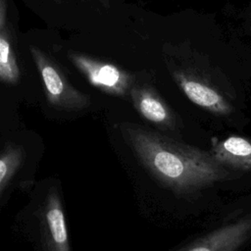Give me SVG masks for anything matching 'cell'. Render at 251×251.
<instances>
[{
  "label": "cell",
  "mask_w": 251,
  "mask_h": 251,
  "mask_svg": "<svg viewBox=\"0 0 251 251\" xmlns=\"http://www.w3.org/2000/svg\"><path fill=\"white\" fill-rule=\"evenodd\" d=\"M120 130L140 163L175 193L193 194L231 176L211 152L134 124H121Z\"/></svg>",
  "instance_id": "6da1fadb"
},
{
  "label": "cell",
  "mask_w": 251,
  "mask_h": 251,
  "mask_svg": "<svg viewBox=\"0 0 251 251\" xmlns=\"http://www.w3.org/2000/svg\"><path fill=\"white\" fill-rule=\"evenodd\" d=\"M167 65L179 89L195 105L220 116L229 115L232 104L222 87L219 73L204 56L190 47L175 48Z\"/></svg>",
  "instance_id": "7a4b0ae2"
},
{
  "label": "cell",
  "mask_w": 251,
  "mask_h": 251,
  "mask_svg": "<svg viewBox=\"0 0 251 251\" xmlns=\"http://www.w3.org/2000/svg\"><path fill=\"white\" fill-rule=\"evenodd\" d=\"M29 50L42 79L47 100L52 106L74 111L89 105L88 97L69 82L54 61L35 46H30Z\"/></svg>",
  "instance_id": "3957f363"
},
{
  "label": "cell",
  "mask_w": 251,
  "mask_h": 251,
  "mask_svg": "<svg viewBox=\"0 0 251 251\" xmlns=\"http://www.w3.org/2000/svg\"><path fill=\"white\" fill-rule=\"evenodd\" d=\"M69 58L93 86L114 96L129 95L134 84V77L130 73L109 62L77 52H70Z\"/></svg>",
  "instance_id": "277c9868"
},
{
  "label": "cell",
  "mask_w": 251,
  "mask_h": 251,
  "mask_svg": "<svg viewBox=\"0 0 251 251\" xmlns=\"http://www.w3.org/2000/svg\"><path fill=\"white\" fill-rule=\"evenodd\" d=\"M251 237V216L226 223L178 251H237Z\"/></svg>",
  "instance_id": "5b68a950"
},
{
  "label": "cell",
  "mask_w": 251,
  "mask_h": 251,
  "mask_svg": "<svg viewBox=\"0 0 251 251\" xmlns=\"http://www.w3.org/2000/svg\"><path fill=\"white\" fill-rule=\"evenodd\" d=\"M39 222L47 251H71L65 214L57 191L47 194L39 212Z\"/></svg>",
  "instance_id": "8992f818"
},
{
  "label": "cell",
  "mask_w": 251,
  "mask_h": 251,
  "mask_svg": "<svg viewBox=\"0 0 251 251\" xmlns=\"http://www.w3.org/2000/svg\"><path fill=\"white\" fill-rule=\"evenodd\" d=\"M129 97L135 110L148 122L170 130L176 126L175 113L151 85L134 83Z\"/></svg>",
  "instance_id": "52a82bcc"
},
{
  "label": "cell",
  "mask_w": 251,
  "mask_h": 251,
  "mask_svg": "<svg viewBox=\"0 0 251 251\" xmlns=\"http://www.w3.org/2000/svg\"><path fill=\"white\" fill-rule=\"evenodd\" d=\"M211 154L226 169L251 171V141L238 135H230L224 140L213 139Z\"/></svg>",
  "instance_id": "ba28073f"
},
{
  "label": "cell",
  "mask_w": 251,
  "mask_h": 251,
  "mask_svg": "<svg viewBox=\"0 0 251 251\" xmlns=\"http://www.w3.org/2000/svg\"><path fill=\"white\" fill-rule=\"evenodd\" d=\"M20 75V68L11 41L7 33L0 30V80L13 84L19 81Z\"/></svg>",
  "instance_id": "9c48e42d"
},
{
  "label": "cell",
  "mask_w": 251,
  "mask_h": 251,
  "mask_svg": "<svg viewBox=\"0 0 251 251\" xmlns=\"http://www.w3.org/2000/svg\"><path fill=\"white\" fill-rule=\"evenodd\" d=\"M24 156L23 148L16 145H9L0 152V194L14 178Z\"/></svg>",
  "instance_id": "30bf717a"
},
{
  "label": "cell",
  "mask_w": 251,
  "mask_h": 251,
  "mask_svg": "<svg viewBox=\"0 0 251 251\" xmlns=\"http://www.w3.org/2000/svg\"><path fill=\"white\" fill-rule=\"evenodd\" d=\"M6 0H0V30L3 28L5 25L6 22Z\"/></svg>",
  "instance_id": "8fae6325"
},
{
  "label": "cell",
  "mask_w": 251,
  "mask_h": 251,
  "mask_svg": "<svg viewBox=\"0 0 251 251\" xmlns=\"http://www.w3.org/2000/svg\"><path fill=\"white\" fill-rule=\"evenodd\" d=\"M249 26H250V30H251V8H250V13H249Z\"/></svg>",
  "instance_id": "7c38bea8"
}]
</instances>
